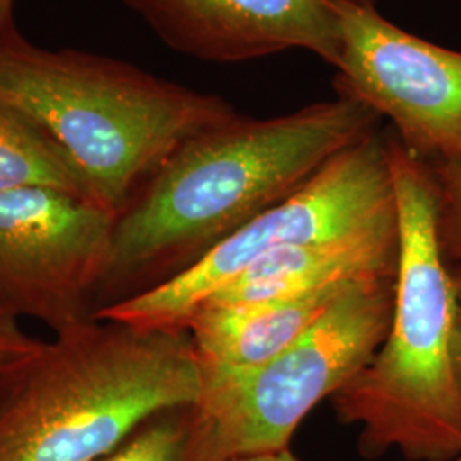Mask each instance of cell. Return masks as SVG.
Here are the masks:
<instances>
[{"mask_svg": "<svg viewBox=\"0 0 461 461\" xmlns=\"http://www.w3.org/2000/svg\"><path fill=\"white\" fill-rule=\"evenodd\" d=\"M379 120L337 96L274 118L236 113L190 137L116 215L95 314L178 276L378 131Z\"/></svg>", "mask_w": 461, "mask_h": 461, "instance_id": "1", "label": "cell"}, {"mask_svg": "<svg viewBox=\"0 0 461 461\" xmlns=\"http://www.w3.org/2000/svg\"><path fill=\"white\" fill-rule=\"evenodd\" d=\"M400 253L393 314L369 364L333 395L340 422L359 426L366 456L409 461L461 456L456 282L438 232L430 167L386 132Z\"/></svg>", "mask_w": 461, "mask_h": 461, "instance_id": "2", "label": "cell"}, {"mask_svg": "<svg viewBox=\"0 0 461 461\" xmlns=\"http://www.w3.org/2000/svg\"><path fill=\"white\" fill-rule=\"evenodd\" d=\"M202 388L188 330L91 318L0 381V461L101 460Z\"/></svg>", "mask_w": 461, "mask_h": 461, "instance_id": "3", "label": "cell"}, {"mask_svg": "<svg viewBox=\"0 0 461 461\" xmlns=\"http://www.w3.org/2000/svg\"><path fill=\"white\" fill-rule=\"evenodd\" d=\"M0 98L32 116L120 214L190 137L236 115L226 99L79 50L0 41Z\"/></svg>", "mask_w": 461, "mask_h": 461, "instance_id": "4", "label": "cell"}, {"mask_svg": "<svg viewBox=\"0 0 461 461\" xmlns=\"http://www.w3.org/2000/svg\"><path fill=\"white\" fill-rule=\"evenodd\" d=\"M395 279L354 280L313 327L265 363L245 369L202 366L197 407L221 460L289 449L306 415L378 352L392 323Z\"/></svg>", "mask_w": 461, "mask_h": 461, "instance_id": "5", "label": "cell"}, {"mask_svg": "<svg viewBox=\"0 0 461 461\" xmlns=\"http://www.w3.org/2000/svg\"><path fill=\"white\" fill-rule=\"evenodd\" d=\"M396 228L386 132L375 131L178 276L101 310L95 318L142 329L186 330L211 297L268 253Z\"/></svg>", "mask_w": 461, "mask_h": 461, "instance_id": "6", "label": "cell"}, {"mask_svg": "<svg viewBox=\"0 0 461 461\" xmlns=\"http://www.w3.org/2000/svg\"><path fill=\"white\" fill-rule=\"evenodd\" d=\"M115 221L98 202L64 190L0 192V312L55 333L91 320Z\"/></svg>", "mask_w": 461, "mask_h": 461, "instance_id": "7", "label": "cell"}, {"mask_svg": "<svg viewBox=\"0 0 461 461\" xmlns=\"http://www.w3.org/2000/svg\"><path fill=\"white\" fill-rule=\"evenodd\" d=\"M342 47L333 86L392 122L428 163L461 159V51L434 45L366 0H337Z\"/></svg>", "mask_w": 461, "mask_h": 461, "instance_id": "8", "label": "cell"}, {"mask_svg": "<svg viewBox=\"0 0 461 461\" xmlns=\"http://www.w3.org/2000/svg\"><path fill=\"white\" fill-rule=\"evenodd\" d=\"M167 47L207 62L308 50L331 67L342 47L337 0H125Z\"/></svg>", "mask_w": 461, "mask_h": 461, "instance_id": "9", "label": "cell"}, {"mask_svg": "<svg viewBox=\"0 0 461 461\" xmlns=\"http://www.w3.org/2000/svg\"><path fill=\"white\" fill-rule=\"evenodd\" d=\"M354 280L258 303L202 306L186 325L200 363L211 369L265 363L313 327Z\"/></svg>", "mask_w": 461, "mask_h": 461, "instance_id": "10", "label": "cell"}, {"mask_svg": "<svg viewBox=\"0 0 461 461\" xmlns=\"http://www.w3.org/2000/svg\"><path fill=\"white\" fill-rule=\"evenodd\" d=\"M398 228L359 238L284 248L268 253L203 306H234L293 296L342 280L395 277Z\"/></svg>", "mask_w": 461, "mask_h": 461, "instance_id": "11", "label": "cell"}, {"mask_svg": "<svg viewBox=\"0 0 461 461\" xmlns=\"http://www.w3.org/2000/svg\"><path fill=\"white\" fill-rule=\"evenodd\" d=\"M30 186L95 200L81 173L50 133L0 98V192Z\"/></svg>", "mask_w": 461, "mask_h": 461, "instance_id": "12", "label": "cell"}, {"mask_svg": "<svg viewBox=\"0 0 461 461\" xmlns=\"http://www.w3.org/2000/svg\"><path fill=\"white\" fill-rule=\"evenodd\" d=\"M98 461H222L197 403L156 413Z\"/></svg>", "mask_w": 461, "mask_h": 461, "instance_id": "13", "label": "cell"}, {"mask_svg": "<svg viewBox=\"0 0 461 461\" xmlns=\"http://www.w3.org/2000/svg\"><path fill=\"white\" fill-rule=\"evenodd\" d=\"M428 165L436 186L441 247L449 264H461V159Z\"/></svg>", "mask_w": 461, "mask_h": 461, "instance_id": "14", "label": "cell"}, {"mask_svg": "<svg viewBox=\"0 0 461 461\" xmlns=\"http://www.w3.org/2000/svg\"><path fill=\"white\" fill-rule=\"evenodd\" d=\"M43 346L23 330L19 318L0 312V381L34 359Z\"/></svg>", "mask_w": 461, "mask_h": 461, "instance_id": "15", "label": "cell"}, {"mask_svg": "<svg viewBox=\"0 0 461 461\" xmlns=\"http://www.w3.org/2000/svg\"><path fill=\"white\" fill-rule=\"evenodd\" d=\"M14 0H0V41L17 33L14 30Z\"/></svg>", "mask_w": 461, "mask_h": 461, "instance_id": "16", "label": "cell"}, {"mask_svg": "<svg viewBox=\"0 0 461 461\" xmlns=\"http://www.w3.org/2000/svg\"><path fill=\"white\" fill-rule=\"evenodd\" d=\"M455 282H456V356H458L461 373V267L460 270L455 272Z\"/></svg>", "mask_w": 461, "mask_h": 461, "instance_id": "17", "label": "cell"}, {"mask_svg": "<svg viewBox=\"0 0 461 461\" xmlns=\"http://www.w3.org/2000/svg\"><path fill=\"white\" fill-rule=\"evenodd\" d=\"M230 461H301L291 449H284L279 453H267V455H257V456H247V458H236Z\"/></svg>", "mask_w": 461, "mask_h": 461, "instance_id": "18", "label": "cell"}, {"mask_svg": "<svg viewBox=\"0 0 461 461\" xmlns=\"http://www.w3.org/2000/svg\"><path fill=\"white\" fill-rule=\"evenodd\" d=\"M366 2H371V4H375V0H366Z\"/></svg>", "mask_w": 461, "mask_h": 461, "instance_id": "19", "label": "cell"}, {"mask_svg": "<svg viewBox=\"0 0 461 461\" xmlns=\"http://www.w3.org/2000/svg\"><path fill=\"white\" fill-rule=\"evenodd\" d=\"M453 461H461V456H460V458H456V460H453Z\"/></svg>", "mask_w": 461, "mask_h": 461, "instance_id": "20", "label": "cell"}]
</instances>
